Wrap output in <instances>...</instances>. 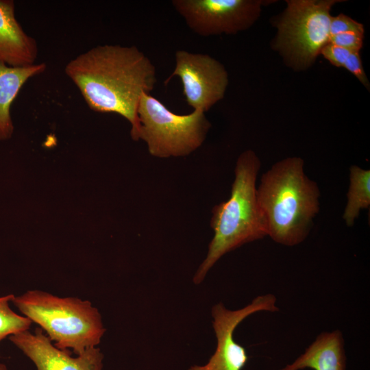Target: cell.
<instances>
[{"label":"cell","mask_w":370,"mask_h":370,"mask_svg":"<svg viewBox=\"0 0 370 370\" xmlns=\"http://www.w3.org/2000/svg\"><path fill=\"white\" fill-rule=\"evenodd\" d=\"M260 161L251 150L243 151L235 167L230 198L215 206L210 221L214 231L207 255L193 277L200 284L225 254L267 236L256 197V177Z\"/></svg>","instance_id":"cell-3"},{"label":"cell","mask_w":370,"mask_h":370,"mask_svg":"<svg viewBox=\"0 0 370 370\" xmlns=\"http://www.w3.org/2000/svg\"><path fill=\"white\" fill-rule=\"evenodd\" d=\"M276 297L272 294L259 295L250 304L235 310L227 309L222 303L212 308V327L217 347L208 363L195 365L188 370H242L248 360L246 349L234 338L236 328L249 315L260 312H277Z\"/></svg>","instance_id":"cell-9"},{"label":"cell","mask_w":370,"mask_h":370,"mask_svg":"<svg viewBox=\"0 0 370 370\" xmlns=\"http://www.w3.org/2000/svg\"><path fill=\"white\" fill-rule=\"evenodd\" d=\"M260 0H173L187 26L201 36L234 34L249 28L259 17Z\"/></svg>","instance_id":"cell-7"},{"label":"cell","mask_w":370,"mask_h":370,"mask_svg":"<svg viewBox=\"0 0 370 370\" xmlns=\"http://www.w3.org/2000/svg\"><path fill=\"white\" fill-rule=\"evenodd\" d=\"M363 34L359 32H346L330 36L329 43L347 49L351 51L359 52L362 47Z\"/></svg>","instance_id":"cell-16"},{"label":"cell","mask_w":370,"mask_h":370,"mask_svg":"<svg viewBox=\"0 0 370 370\" xmlns=\"http://www.w3.org/2000/svg\"><path fill=\"white\" fill-rule=\"evenodd\" d=\"M348 71L353 74L368 90L369 82L362 67L359 52H352L344 66Z\"/></svg>","instance_id":"cell-19"},{"label":"cell","mask_w":370,"mask_h":370,"mask_svg":"<svg viewBox=\"0 0 370 370\" xmlns=\"http://www.w3.org/2000/svg\"><path fill=\"white\" fill-rule=\"evenodd\" d=\"M46 69L44 62L23 67L0 62V140L9 139L13 134L10 108L21 88L30 78L42 74Z\"/></svg>","instance_id":"cell-13"},{"label":"cell","mask_w":370,"mask_h":370,"mask_svg":"<svg viewBox=\"0 0 370 370\" xmlns=\"http://www.w3.org/2000/svg\"><path fill=\"white\" fill-rule=\"evenodd\" d=\"M64 72L91 110L121 116L137 140L141 96L150 94L157 81L148 57L136 46L98 45L71 60Z\"/></svg>","instance_id":"cell-1"},{"label":"cell","mask_w":370,"mask_h":370,"mask_svg":"<svg viewBox=\"0 0 370 370\" xmlns=\"http://www.w3.org/2000/svg\"><path fill=\"white\" fill-rule=\"evenodd\" d=\"M14 297L13 294L0 296V343L7 337L28 330L32 324L28 318L18 314L11 308L10 304Z\"/></svg>","instance_id":"cell-15"},{"label":"cell","mask_w":370,"mask_h":370,"mask_svg":"<svg viewBox=\"0 0 370 370\" xmlns=\"http://www.w3.org/2000/svg\"><path fill=\"white\" fill-rule=\"evenodd\" d=\"M137 140H144L149 153L158 158L186 156L203 144L210 127L205 113L193 110L175 114L160 100L143 93L137 110Z\"/></svg>","instance_id":"cell-5"},{"label":"cell","mask_w":370,"mask_h":370,"mask_svg":"<svg viewBox=\"0 0 370 370\" xmlns=\"http://www.w3.org/2000/svg\"><path fill=\"white\" fill-rule=\"evenodd\" d=\"M345 370L346 356L341 331L320 334L293 363L281 370Z\"/></svg>","instance_id":"cell-12"},{"label":"cell","mask_w":370,"mask_h":370,"mask_svg":"<svg viewBox=\"0 0 370 370\" xmlns=\"http://www.w3.org/2000/svg\"><path fill=\"white\" fill-rule=\"evenodd\" d=\"M347 203L343 218L347 226H352L362 209L370 206V171L358 166L349 168Z\"/></svg>","instance_id":"cell-14"},{"label":"cell","mask_w":370,"mask_h":370,"mask_svg":"<svg viewBox=\"0 0 370 370\" xmlns=\"http://www.w3.org/2000/svg\"><path fill=\"white\" fill-rule=\"evenodd\" d=\"M319 197L318 185L305 174L301 158L276 162L262 175L256 188L267 236L286 246L303 242L319 211Z\"/></svg>","instance_id":"cell-2"},{"label":"cell","mask_w":370,"mask_h":370,"mask_svg":"<svg viewBox=\"0 0 370 370\" xmlns=\"http://www.w3.org/2000/svg\"><path fill=\"white\" fill-rule=\"evenodd\" d=\"M0 370H8V368L5 364L0 362Z\"/></svg>","instance_id":"cell-20"},{"label":"cell","mask_w":370,"mask_h":370,"mask_svg":"<svg viewBox=\"0 0 370 370\" xmlns=\"http://www.w3.org/2000/svg\"><path fill=\"white\" fill-rule=\"evenodd\" d=\"M350 31L364 33V27L362 24L343 14L334 17L332 16L330 23V36Z\"/></svg>","instance_id":"cell-17"},{"label":"cell","mask_w":370,"mask_h":370,"mask_svg":"<svg viewBox=\"0 0 370 370\" xmlns=\"http://www.w3.org/2000/svg\"><path fill=\"white\" fill-rule=\"evenodd\" d=\"M37 57L36 41L16 20L14 1L0 0V62L27 66L36 64Z\"/></svg>","instance_id":"cell-11"},{"label":"cell","mask_w":370,"mask_h":370,"mask_svg":"<svg viewBox=\"0 0 370 370\" xmlns=\"http://www.w3.org/2000/svg\"><path fill=\"white\" fill-rule=\"evenodd\" d=\"M12 303L38 325L56 347L75 355L97 347L106 330L99 310L88 300L33 289L14 295Z\"/></svg>","instance_id":"cell-4"},{"label":"cell","mask_w":370,"mask_h":370,"mask_svg":"<svg viewBox=\"0 0 370 370\" xmlns=\"http://www.w3.org/2000/svg\"><path fill=\"white\" fill-rule=\"evenodd\" d=\"M9 340L35 365L36 370H102L103 354L97 347L73 356L70 349L56 347L38 327L10 336Z\"/></svg>","instance_id":"cell-10"},{"label":"cell","mask_w":370,"mask_h":370,"mask_svg":"<svg viewBox=\"0 0 370 370\" xmlns=\"http://www.w3.org/2000/svg\"><path fill=\"white\" fill-rule=\"evenodd\" d=\"M340 1L290 0L277 25L275 46L291 66L306 69L329 42L331 8Z\"/></svg>","instance_id":"cell-6"},{"label":"cell","mask_w":370,"mask_h":370,"mask_svg":"<svg viewBox=\"0 0 370 370\" xmlns=\"http://www.w3.org/2000/svg\"><path fill=\"white\" fill-rule=\"evenodd\" d=\"M175 66L166 79L180 77L186 103L193 110L204 113L221 100L228 85L224 66L208 54L185 50L175 52Z\"/></svg>","instance_id":"cell-8"},{"label":"cell","mask_w":370,"mask_h":370,"mask_svg":"<svg viewBox=\"0 0 370 370\" xmlns=\"http://www.w3.org/2000/svg\"><path fill=\"white\" fill-rule=\"evenodd\" d=\"M352 52L347 49L328 42L323 47L320 53L334 66L343 67Z\"/></svg>","instance_id":"cell-18"}]
</instances>
